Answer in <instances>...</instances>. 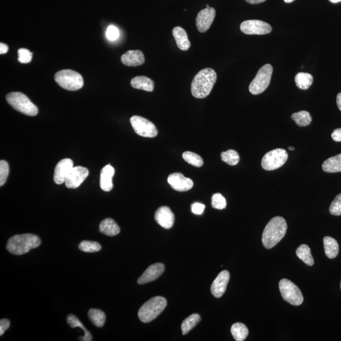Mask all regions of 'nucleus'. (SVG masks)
Returning a JSON list of instances; mask_svg holds the SVG:
<instances>
[{
	"instance_id": "nucleus-1",
	"label": "nucleus",
	"mask_w": 341,
	"mask_h": 341,
	"mask_svg": "<svg viewBox=\"0 0 341 341\" xmlns=\"http://www.w3.org/2000/svg\"><path fill=\"white\" fill-rule=\"evenodd\" d=\"M217 80V73L214 69L206 68L200 71L195 76L191 85L193 96L197 99L207 97L211 93Z\"/></svg>"
},
{
	"instance_id": "nucleus-2",
	"label": "nucleus",
	"mask_w": 341,
	"mask_h": 341,
	"mask_svg": "<svg viewBox=\"0 0 341 341\" xmlns=\"http://www.w3.org/2000/svg\"><path fill=\"white\" fill-rule=\"evenodd\" d=\"M288 229L286 220L283 217H273L265 228L262 241L264 247L271 249L276 245L284 237Z\"/></svg>"
},
{
	"instance_id": "nucleus-3",
	"label": "nucleus",
	"mask_w": 341,
	"mask_h": 341,
	"mask_svg": "<svg viewBox=\"0 0 341 341\" xmlns=\"http://www.w3.org/2000/svg\"><path fill=\"white\" fill-rule=\"evenodd\" d=\"M41 243V239L35 235H15L8 239L6 249L12 254L21 255L28 253L31 249L38 247Z\"/></svg>"
},
{
	"instance_id": "nucleus-4",
	"label": "nucleus",
	"mask_w": 341,
	"mask_h": 341,
	"mask_svg": "<svg viewBox=\"0 0 341 341\" xmlns=\"http://www.w3.org/2000/svg\"><path fill=\"white\" fill-rule=\"evenodd\" d=\"M167 306L165 298L156 297L151 298L139 309L138 316L143 323H148L156 319Z\"/></svg>"
},
{
	"instance_id": "nucleus-5",
	"label": "nucleus",
	"mask_w": 341,
	"mask_h": 341,
	"mask_svg": "<svg viewBox=\"0 0 341 341\" xmlns=\"http://www.w3.org/2000/svg\"><path fill=\"white\" fill-rule=\"evenodd\" d=\"M6 102L16 111L26 115H37L39 110L25 94L19 92H13L6 95Z\"/></svg>"
},
{
	"instance_id": "nucleus-6",
	"label": "nucleus",
	"mask_w": 341,
	"mask_h": 341,
	"mask_svg": "<svg viewBox=\"0 0 341 341\" xmlns=\"http://www.w3.org/2000/svg\"><path fill=\"white\" fill-rule=\"evenodd\" d=\"M55 80L62 88L70 91H77L84 85L82 75L71 69H66L58 71L55 74Z\"/></svg>"
},
{
	"instance_id": "nucleus-7",
	"label": "nucleus",
	"mask_w": 341,
	"mask_h": 341,
	"mask_svg": "<svg viewBox=\"0 0 341 341\" xmlns=\"http://www.w3.org/2000/svg\"><path fill=\"white\" fill-rule=\"evenodd\" d=\"M273 68L272 65L266 64L260 68L254 79L249 85V91L253 95L264 93L270 84Z\"/></svg>"
},
{
	"instance_id": "nucleus-8",
	"label": "nucleus",
	"mask_w": 341,
	"mask_h": 341,
	"mask_svg": "<svg viewBox=\"0 0 341 341\" xmlns=\"http://www.w3.org/2000/svg\"><path fill=\"white\" fill-rule=\"evenodd\" d=\"M279 290L282 298L294 306H299L304 302L302 291L295 284L287 279L280 280Z\"/></svg>"
},
{
	"instance_id": "nucleus-9",
	"label": "nucleus",
	"mask_w": 341,
	"mask_h": 341,
	"mask_svg": "<svg viewBox=\"0 0 341 341\" xmlns=\"http://www.w3.org/2000/svg\"><path fill=\"white\" fill-rule=\"evenodd\" d=\"M288 158V154L286 150L275 149L271 150L262 158V167L267 170H277L286 163Z\"/></svg>"
},
{
	"instance_id": "nucleus-10",
	"label": "nucleus",
	"mask_w": 341,
	"mask_h": 341,
	"mask_svg": "<svg viewBox=\"0 0 341 341\" xmlns=\"http://www.w3.org/2000/svg\"><path fill=\"white\" fill-rule=\"evenodd\" d=\"M130 123L136 134L143 137L153 138L158 134V129L153 123L140 116H134Z\"/></svg>"
},
{
	"instance_id": "nucleus-11",
	"label": "nucleus",
	"mask_w": 341,
	"mask_h": 341,
	"mask_svg": "<svg viewBox=\"0 0 341 341\" xmlns=\"http://www.w3.org/2000/svg\"><path fill=\"white\" fill-rule=\"evenodd\" d=\"M241 32L247 35H265L272 31L270 24L259 20H248L240 25Z\"/></svg>"
},
{
	"instance_id": "nucleus-12",
	"label": "nucleus",
	"mask_w": 341,
	"mask_h": 341,
	"mask_svg": "<svg viewBox=\"0 0 341 341\" xmlns=\"http://www.w3.org/2000/svg\"><path fill=\"white\" fill-rule=\"evenodd\" d=\"M89 170L86 168L73 167L65 179V185L68 188L75 189L84 182L85 179L89 176Z\"/></svg>"
},
{
	"instance_id": "nucleus-13",
	"label": "nucleus",
	"mask_w": 341,
	"mask_h": 341,
	"mask_svg": "<svg viewBox=\"0 0 341 341\" xmlns=\"http://www.w3.org/2000/svg\"><path fill=\"white\" fill-rule=\"evenodd\" d=\"M215 14V9L210 6L200 11L196 18V26L200 33L207 32L214 22Z\"/></svg>"
},
{
	"instance_id": "nucleus-14",
	"label": "nucleus",
	"mask_w": 341,
	"mask_h": 341,
	"mask_svg": "<svg viewBox=\"0 0 341 341\" xmlns=\"http://www.w3.org/2000/svg\"><path fill=\"white\" fill-rule=\"evenodd\" d=\"M168 182L170 187L178 192L188 191L194 186V182L191 179L186 178L183 174L179 172L170 174L168 178Z\"/></svg>"
},
{
	"instance_id": "nucleus-15",
	"label": "nucleus",
	"mask_w": 341,
	"mask_h": 341,
	"mask_svg": "<svg viewBox=\"0 0 341 341\" xmlns=\"http://www.w3.org/2000/svg\"><path fill=\"white\" fill-rule=\"evenodd\" d=\"M73 161L70 159H64L57 164L54 173V181L58 185L65 183L69 172L73 168Z\"/></svg>"
},
{
	"instance_id": "nucleus-16",
	"label": "nucleus",
	"mask_w": 341,
	"mask_h": 341,
	"mask_svg": "<svg viewBox=\"0 0 341 341\" xmlns=\"http://www.w3.org/2000/svg\"><path fill=\"white\" fill-rule=\"evenodd\" d=\"M230 278V273L228 271H223L219 273L210 288V291L214 297L219 298L224 295L227 288Z\"/></svg>"
},
{
	"instance_id": "nucleus-17",
	"label": "nucleus",
	"mask_w": 341,
	"mask_h": 341,
	"mask_svg": "<svg viewBox=\"0 0 341 341\" xmlns=\"http://www.w3.org/2000/svg\"><path fill=\"white\" fill-rule=\"evenodd\" d=\"M154 218L157 223L164 228L170 229L174 225V215L167 206L159 207L155 213Z\"/></svg>"
},
{
	"instance_id": "nucleus-18",
	"label": "nucleus",
	"mask_w": 341,
	"mask_h": 341,
	"mask_svg": "<svg viewBox=\"0 0 341 341\" xmlns=\"http://www.w3.org/2000/svg\"><path fill=\"white\" fill-rule=\"evenodd\" d=\"M165 269V266L163 264L157 263L152 265L138 278V284H144L148 283V282L154 281L163 274Z\"/></svg>"
},
{
	"instance_id": "nucleus-19",
	"label": "nucleus",
	"mask_w": 341,
	"mask_h": 341,
	"mask_svg": "<svg viewBox=\"0 0 341 341\" xmlns=\"http://www.w3.org/2000/svg\"><path fill=\"white\" fill-rule=\"evenodd\" d=\"M123 65L128 67H137L145 63V57L140 50H130L121 57Z\"/></svg>"
},
{
	"instance_id": "nucleus-20",
	"label": "nucleus",
	"mask_w": 341,
	"mask_h": 341,
	"mask_svg": "<svg viewBox=\"0 0 341 341\" xmlns=\"http://www.w3.org/2000/svg\"><path fill=\"white\" fill-rule=\"evenodd\" d=\"M115 172L112 166L106 165L102 170L100 176V187L103 191H111L113 188V177Z\"/></svg>"
},
{
	"instance_id": "nucleus-21",
	"label": "nucleus",
	"mask_w": 341,
	"mask_h": 341,
	"mask_svg": "<svg viewBox=\"0 0 341 341\" xmlns=\"http://www.w3.org/2000/svg\"><path fill=\"white\" fill-rule=\"evenodd\" d=\"M172 35L179 49L182 51L188 50L191 46V43L188 39L187 33L185 29L181 27H176L172 30Z\"/></svg>"
},
{
	"instance_id": "nucleus-22",
	"label": "nucleus",
	"mask_w": 341,
	"mask_h": 341,
	"mask_svg": "<svg viewBox=\"0 0 341 341\" xmlns=\"http://www.w3.org/2000/svg\"><path fill=\"white\" fill-rule=\"evenodd\" d=\"M131 85L134 89L143 90L147 92H152L154 90L153 80L145 76H137L132 78Z\"/></svg>"
},
{
	"instance_id": "nucleus-23",
	"label": "nucleus",
	"mask_w": 341,
	"mask_h": 341,
	"mask_svg": "<svg viewBox=\"0 0 341 341\" xmlns=\"http://www.w3.org/2000/svg\"><path fill=\"white\" fill-rule=\"evenodd\" d=\"M100 231L102 234L109 236V237H114L120 233V228L113 219L106 218L101 223Z\"/></svg>"
},
{
	"instance_id": "nucleus-24",
	"label": "nucleus",
	"mask_w": 341,
	"mask_h": 341,
	"mask_svg": "<svg viewBox=\"0 0 341 341\" xmlns=\"http://www.w3.org/2000/svg\"><path fill=\"white\" fill-rule=\"evenodd\" d=\"M323 241H324L325 255L329 259H335L338 255L339 250H340L338 241L333 238L330 237H324Z\"/></svg>"
},
{
	"instance_id": "nucleus-25",
	"label": "nucleus",
	"mask_w": 341,
	"mask_h": 341,
	"mask_svg": "<svg viewBox=\"0 0 341 341\" xmlns=\"http://www.w3.org/2000/svg\"><path fill=\"white\" fill-rule=\"evenodd\" d=\"M322 169L326 172H341V154L327 159L322 165Z\"/></svg>"
},
{
	"instance_id": "nucleus-26",
	"label": "nucleus",
	"mask_w": 341,
	"mask_h": 341,
	"mask_svg": "<svg viewBox=\"0 0 341 341\" xmlns=\"http://www.w3.org/2000/svg\"><path fill=\"white\" fill-rule=\"evenodd\" d=\"M231 333L236 341H243L247 338L249 332L245 325L238 322L232 325Z\"/></svg>"
},
{
	"instance_id": "nucleus-27",
	"label": "nucleus",
	"mask_w": 341,
	"mask_h": 341,
	"mask_svg": "<svg viewBox=\"0 0 341 341\" xmlns=\"http://www.w3.org/2000/svg\"><path fill=\"white\" fill-rule=\"evenodd\" d=\"M295 83L298 88L302 90L309 89L313 84V77L311 74L300 72L295 76Z\"/></svg>"
},
{
	"instance_id": "nucleus-28",
	"label": "nucleus",
	"mask_w": 341,
	"mask_h": 341,
	"mask_svg": "<svg viewBox=\"0 0 341 341\" xmlns=\"http://www.w3.org/2000/svg\"><path fill=\"white\" fill-rule=\"evenodd\" d=\"M297 257L302 260L307 266H312L314 264V260L312 255L311 254L310 248L307 244H302L297 248Z\"/></svg>"
},
{
	"instance_id": "nucleus-29",
	"label": "nucleus",
	"mask_w": 341,
	"mask_h": 341,
	"mask_svg": "<svg viewBox=\"0 0 341 341\" xmlns=\"http://www.w3.org/2000/svg\"><path fill=\"white\" fill-rule=\"evenodd\" d=\"M67 322L71 328H75V327H80L83 331H84L85 335L84 337H80V340L84 341H91L93 340V337L91 333H89L86 329L85 328L84 325L78 319L77 317L73 315H69L67 317Z\"/></svg>"
},
{
	"instance_id": "nucleus-30",
	"label": "nucleus",
	"mask_w": 341,
	"mask_h": 341,
	"mask_svg": "<svg viewBox=\"0 0 341 341\" xmlns=\"http://www.w3.org/2000/svg\"><path fill=\"white\" fill-rule=\"evenodd\" d=\"M88 316L90 320L96 327H102L104 326L105 321H106V315L100 309L94 308L90 309Z\"/></svg>"
},
{
	"instance_id": "nucleus-31",
	"label": "nucleus",
	"mask_w": 341,
	"mask_h": 341,
	"mask_svg": "<svg viewBox=\"0 0 341 341\" xmlns=\"http://www.w3.org/2000/svg\"><path fill=\"white\" fill-rule=\"evenodd\" d=\"M201 320V316L197 313H194L186 318L181 324V330L183 335L187 334L191 330L194 328L200 321Z\"/></svg>"
},
{
	"instance_id": "nucleus-32",
	"label": "nucleus",
	"mask_w": 341,
	"mask_h": 341,
	"mask_svg": "<svg viewBox=\"0 0 341 341\" xmlns=\"http://www.w3.org/2000/svg\"><path fill=\"white\" fill-rule=\"evenodd\" d=\"M291 118L299 127L308 126L312 121L310 114L306 111H301L293 113L291 116Z\"/></svg>"
},
{
	"instance_id": "nucleus-33",
	"label": "nucleus",
	"mask_w": 341,
	"mask_h": 341,
	"mask_svg": "<svg viewBox=\"0 0 341 341\" xmlns=\"http://www.w3.org/2000/svg\"><path fill=\"white\" fill-rule=\"evenodd\" d=\"M222 161L229 165L235 166L239 164V153L235 150H228L227 151L222 152L221 154Z\"/></svg>"
},
{
	"instance_id": "nucleus-34",
	"label": "nucleus",
	"mask_w": 341,
	"mask_h": 341,
	"mask_svg": "<svg viewBox=\"0 0 341 341\" xmlns=\"http://www.w3.org/2000/svg\"><path fill=\"white\" fill-rule=\"evenodd\" d=\"M182 156L186 162L194 166V167L199 168L203 165L204 161L203 158L199 156L198 154L194 153V152L186 151L183 152Z\"/></svg>"
},
{
	"instance_id": "nucleus-35",
	"label": "nucleus",
	"mask_w": 341,
	"mask_h": 341,
	"mask_svg": "<svg viewBox=\"0 0 341 341\" xmlns=\"http://www.w3.org/2000/svg\"><path fill=\"white\" fill-rule=\"evenodd\" d=\"M78 248L84 252L94 253L100 251L102 246L98 242L83 241L79 244Z\"/></svg>"
},
{
	"instance_id": "nucleus-36",
	"label": "nucleus",
	"mask_w": 341,
	"mask_h": 341,
	"mask_svg": "<svg viewBox=\"0 0 341 341\" xmlns=\"http://www.w3.org/2000/svg\"><path fill=\"white\" fill-rule=\"evenodd\" d=\"M212 206L213 208L218 210H223L226 207V199L221 194H215L212 197Z\"/></svg>"
},
{
	"instance_id": "nucleus-37",
	"label": "nucleus",
	"mask_w": 341,
	"mask_h": 341,
	"mask_svg": "<svg viewBox=\"0 0 341 341\" xmlns=\"http://www.w3.org/2000/svg\"><path fill=\"white\" fill-rule=\"evenodd\" d=\"M18 61L21 64H29L33 59V53L28 49L21 48L18 50Z\"/></svg>"
},
{
	"instance_id": "nucleus-38",
	"label": "nucleus",
	"mask_w": 341,
	"mask_h": 341,
	"mask_svg": "<svg viewBox=\"0 0 341 341\" xmlns=\"http://www.w3.org/2000/svg\"><path fill=\"white\" fill-rule=\"evenodd\" d=\"M329 211L332 215L336 216L341 215V194L338 195L331 203Z\"/></svg>"
},
{
	"instance_id": "nucleus-39",
	"label": "nucleus",
	"mask_w": 341,
	"mask_h": 341,
	"mask_svg": "<svg viewBox=\"0 0 341 341\" xmlns=\"http://www.w3.org/2000/svg\"><path fill=\"white\" fill-rule=\"evenodd\" d=\"M9 174V166L6 161H0V186L2 187L5 183Z\"/></svg>"
},
{
	"instance_id": "nucleus-40",
	"label": "nucleus",
	"mask_w": 341,
	"mask_h": 341,
	"mask_svg": "<svg viewBox=\"0 0 341 341\" xmlns=\"http://www.w3.org/2000/svg\"><path fill=\"white\" fill-rule=\"evenodd\" d=\"M106 35L109 41H115L120 36V31L115 26H109L107 29Z\"/></svg>"
},
{
	"instance_id": "nucleus-41",
	"label": "nucleus",
	"mask_w": 341,
	"mask_h": 341,
	"mask_svg": "<svg viewBox=\"0 0 341 341\" xmlns=\"http://www.w3.org/2000/svg\"><path fill=\"white\" fill-rule=\"evenodd\" d=\"M205 206L203 204L194 203L192 205V211L194 214L197 215H201L205 209Z\"/></svg>"
},
{
	"instance_id": "nucleus-42",
	"label": "nucleus",
	"mask_w": 341,
	"mask_h": 341,
	"mask_svg": "<svg viewBox=\"0 0 341 341\" xmlns=\"http://www.w3.org/2000/svg\"><path fill=\"white\" fill-rule=\"evenodd\" d=\"M10 322L8 319H1L0 320V336L3 335L4 332L7 331L10 327Z\"/></svg>"
},
{
	"instance_id": "nucleus-43",
	"label": "nucleus",
	"mask_w": 341,
	"mask_h": 341,
	"mask_svg": "<svg viewBox=\"0 0 341 341\" xmlns=\"http://www.w3.org/2000/svg\"><path fill=\"white\" fill-rule=\"evenodd\" d=\"M331 136L335 142H341V129L334 130Z\"/></svg>"
},
{
	"instance_id": "nucleus-44",
	"label": "nucleus",
	"mask_w": 341,
	"mask_h": 341,
	"mask_svg": "<svg viewBox=\"0 0 341 341\" xmlns=\"http://www.w3.org/2000/svg\"><path fill=\"white\" fill-rule=\"evenodd\" d=\"M8 51V46L7 45L1 42L0 44V54L3 55V54H5Z\"/></svg>"
},
{
	"instance_id": "nucleus-45",
	"label": "nucleus",
	"mask_w": 341,
	"mask_h": 341,
	"mask_svg": "<svg viewBox=\"0 0 341 341\" xmlns=\"http://www.w3.org/2000/svg\"><path fill=\"white\" fill-rule=\"evenodd\" d=\"M245 1L248 3L256 4L263 3V2L266 1V0H245Z\"/></svg>"
},
{
	"instance_id": "nucleus-46",
	"label": "nucleus",
	"mask_w": 341,
	"mask_h": 341,
	"mask_svg": "<svg viewBox=\"0 0 341 341\" xmlns=\"http://www.w3.org/2000/svg\"><path fill=\"white\" fill-rule=\"evenodd\" d=\"M337 104L338 106L339 107V109H340L341 111V93H339L337 96Z\"/></svg>"
},
{
	"instance_id": "nucleus-47",
	"label": "nucleus",
	"mask_w": 341,
	"mask_h": 341,
	"mask_svg": "<svg viewBox=\"0 0 341 341\" xmlns=\"http://www.w3.org/2000/svg\"><path fill=\"white\" fill-rule=\"evenodd\" d=\"M329 1L332 2V3H336L341 1V0H329Z\"/></svg>"
},
{
	"instance_id": "nucleus-48",
	"label": "nucleus",
	"mask_w": 341,
	"mask_h": 341,
	"mask_svg": "<svg viewBox=\"0 0 341 341\" xmlns=\"http://www.w3.org/2000/svg\"><path fill=\"white\" fill-rule=\"evenodd\" d=\"M285 3H292L294 1H295V0H284Z\"/></svg>"
},
{
	"instance_id": "nucleus-49",
	"label": "nucleus",
	"mask_w": 341,
	"mask_h": 341,
	"mask_svg": "<svg viewBox=\"0 0 341 341\" xmlns=\"http://www.w3.org/2000/svg\"><path fill=\"white\" fill-rule=\"evenodd\" d=\"M289 149L290 150H295V148H294L293 147H289Z\"/></svg>"
},
{
	"instance_id": "nucleus-50",
	"label": "nucleus",
	"mask_w": 341,
	"mask_h": 341,
	"mask_svg": "<svg viewBox=\"0 0 341 341\" xmlns=\"http://www.w3.org/2000/svg\"><path fill=\"white\" fill-rule=\"evenodd\" d=\"M208 7H209V5H208V4H207V5H206V8H208Z\"/></svg>"
},
{
	"instance_id": "nucleus-51",
	"label": "nucleus",
	"mask_w": 341,
	"mask_h": 341,
	"mask_svg": "<svg viewBox=\"0 0 341 341\" xmlns=\"http://www.w3.org/2000/svg\"></svg>"
}]
</instances>
